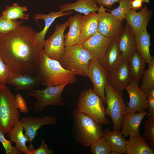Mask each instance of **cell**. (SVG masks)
<instances>
[{"label": "cell", "mask_w": 154, "mask_h": 154, "mask_svg": "<svg viewBox=\"0 0 154 154\" xmlns=\"http://www.w3.org/2000/svg\"><path fill=\"white\" fill-rule=\"evenodd\" d=\"M31 27L21 25L0 34V56L10 73L36 76L44 52Z\"/></svg>", "instance_id": "1"}, {"label": "cell", "mask_w": 154, "mask_h": 154, "mask_svg": "<svg viewBox=\"0 0 154 154\" xmlns=\"http://www.w3.org/2000/svg\"><path fill=\"white\" fill-rule=\"evenodd\" d=\"M36 76L40 84L46 87L66 83L72 84L76 82L75 75L64 68L58 61L49 58L44 51Z\"/></svg>", "instance_id": "2"}, {"label": "cell", "mask_w": 154, "mask_h": 154, "mask_svg": "<svg viewBox=\"0 0 154 154\" xmlns=\"http://www.w3.org/2000/svg\"><path fill=\"white\" fill-rule=\"evenodd\" d=\"M73 135L75 139L84 147L102 138L101 124L84 113L74 110L73 112Z\"/></svg>", "instance_id": "3"}, {"label": "cell", "mask_w": 154, "mask_h": 154, "mask_svg": "<svg viewBox=\"0 0 154 154\" xmlns=\"http://www.w3.org/2000/svg\"><path fill=\"white\" fill-rule=\"evenodd\" d=\"M92 56L81 44L66 46L65 51L58 61L65 69L74 75L87 77L88 67Z\"/></svg>", "instance_id": "4"}, {"label": "cell", "mask_w": 154, "mask_h": 154, "mask_svg": "<svg viewBox=\"0 0 154 154\" xmlns=\"http://www.w3.org/2000/svg\"><path fill=\"white\" fill-rule=\"evenodd\" d=\"M19 117L15 96L5 84H0V130L7 133Z\"/></svg>", "instance_id": "5"}, {"label": "cell", "mask_w": 154, "mask_h": 154, "mask_svg": "<svg viewBox=\"0 0 154 154\" xmlns=\"http://www.w3.org/2000/svg\"><path fill=\"white\" fill-rule=\"evenodd\" d=\"M103 104L99 96L90 88L81 93L77 102V110L101 125H110V123L106 117Z\"/></svg>", "instance_id": "6"}, {"label": "cell", "mask_w": 154, "mask_h": 154, "mask_svg": "<svg viewBox=\"0 0 154 154\" xmlns=\"http://www.w3.org/2000/svg\"><path fill=\"white\" fill-rule=\"evenodd\" d=\"M107 108L106 115L110 116L113 121L114 129L120 130L127 106L123 99L122 92L115 90L108 82L105 89Z\"/></svg>", "instance_id": "7"}, {"label": "cell", "mask_w": 154, "mask_h": 154, "mask_svg": "<svg viewBox=\"0 0 154 154\" xmlns=\"http://www.w3.org/2000/svg\"><path fill=\"white\" fill-rule=\"evenodd\" d=\"M67 83L54 86L47 87L44 89H35L28 93L29 96L35 98L37 100L33 107L36 113L42 112L46 106L50 105L63 106L61 95Z\"/></svg>", "instance_id": "8"}, {"label": "cell", "mask_w": 154, "mask_h": 154, "mask_svg": "<svg viewBox=\"0 0 154 154\" xmlns=\"http://www.w3.org/2000/svg\"><path fill=\"white\" fill-rule=\"evenodd\" d=\"M98 11V32L112 40L117 39L123 29V20L118 19L107 12L104 6L99 4Z\"/></svg>", "instance_id": "9"}, {"label": "cell", "mask_w": 154, "mask_h": 154, "mask_svg": "<svg viewBox=\"0 0 154 154\" xmlns=\"http://www.w3.org/2000/svg\"><path fill=\"white\" fill-rule=\"evenodd\" d=\"M68 23L67 20L64 23L56 24L54 33L45 41L44 52L51 59L58 61L65 51L64 32Z\"/></svg>", "instance_id": "10"}, {"label": "cell", "mask_w": 154, "mask_h": 154, "mask_svg": "<svg viewBox=\"0 0 154 154\" xmlns=\"http://www.w3.org/2000/svg\"><path fill=\"white\" fill-rule=\"evenodd\" d=\"M108 72L99 60L91 59L88 67L87 77L92 81L94 91L100 97L104 104L106 105L105 89L108 83Z\"/></svg>", "instance_id": "11"}, {"label": "cell", "mask_w": 154, "mask_h": 154, "mask_svg": "<svg viewBox=\"0 0 154 154\" xmlns=\"http://www.w3.org/2000/svg\"><path fill=\"white\" fill-rule=\"evenodd\" d=\"M19 121L22 123L25 136L29 140L30 150L33 149L32 142L37 134V131L41 126L56 123L57 119L53 116H45L41 117L37 116H26Z\"/></svg>", "instance_id": "12"}, {"label": "cell", "mask_w": 154, "mask_h": 154, "mask_svg": "<svg viewBox=\"0 0 154 154\" xmlns=\"http://www.w3.org/2000/svg\"><path fill=\"white\" fill-rule=\"evenodd\" d=\"M125 89L129 98V101L127 103L126 113L140 112L148 109L145 94L140 89L136 81L131 80Z\"/></svg>", "instance_id": "13"}, {"label": "cell", "mask_w": 154, "mask_h": 154, "mask_svg": "<svg viewBox=\"0 0 154 154\" xmlns=\"http://www.w3.org/2000/svg\"><path fill=\"white\" fill-rule=\"evenodd\" d=\"M153 15L152 11L149 9L145 5L139 12L130 9L126 14L124 19L135 36L147 29Z\"/></svg>", "instance_id": "14"}, {"label": "cell", "mask_w": 154, "mask_h": 154, "mask_svg": "<svg viewBox=\"0 0 154 154\" xmlns=\"http://www.w3.org/2000/svg\"><path fill=\"white\" fill-rule=\"evenodd\" d=\"M112 40L97 31L92 37L82 42L81 44L93 58L99 61L104 55Z\"/></svg>", "instance_id": "15"}, {"label": "cell", "mask_w": 154, "mask_h": 154, "mask_svg": "<svg viewBox=\"0 0 154 154\" xmlns=\"http://www.w3.org/2000/svg\"><path fill=\"white\" fill-rule=\"evenodd\" d=\"M128 63L124 60L116 68L108 72V82L117 91L122 92L132 80Z\"/></svg>", "instance_id": "16"}, {"label": "cell", "mask_w": 154, "mask_h": 154, "mask_svg": "<svg viewBox=\"0 0 154 154\" xmlns=\"http://www.w3.org/2000/svg\"><path fill=\"white\" fill-rule=\"evenodd\" d=\"M148 112L145 110L136 113H126L121 122V131L123 137H132L140 134L139 127L142 120Z\"/></svg>", "instance_id": "17"}, {"label": "cell", "mask_w": 154, "mask_h": 154, "mask_svg": "<svg viewBox=\"0 0 154 154\" xmlns=\"http://www.w3.org/2000/svg\"><path fill=\"white\" fill-rule=\"evenodd\" d=\"M6 84L15 87L16 91L29 90L35 89L40 84L37 76L18 73H10Z\"/></svg>", "instance_id": "18"}, {"label": "cell", "mask_w": 154, "mask_h": 154, "mask_svg": "<svg viewBox=\"0 0 154 154\" xmlns=\"http://www.w3.org/2000/svg\"><path fill=\"white\" fill-rule=\"evenodd\" d=\"M135 37L127 23L117 39L122 56L129 63L131 56L137 50Z\"/></svg>", "instance_id": "19"}, {"label": "cell", "mask_w": 154, "mask_h": 154, "mask_svg": "<svg viewBox=\"0 0 154 154\" xmlns=\"http://www.w3.org/2000/svg\"><path fill=\"white\" fill-rule=\"evenodd\" d=\"M117 39L112 40L104 55L99 60L108 72L116 68L124 60L119 49Z\"/></svg>", "instance_id": "20"}, {"label": "cell", "mask_w": 154, "mask_h": 154, "mask_svg": "<svg viewBox=\"0 0 154 154\" xmlns=\"http://www.w3.org/2000/svg\"><path fill=\"white\" fill-rule=\"evenodd\" d=\"M82 20V16L78 13L69 18L68 26L69 27V30L66 34L64 35L65 46L81 44L80 36Z\"/></svg>", "instance_id": "21"}, {"label": "cell", "mask_w": 154, "mask_h": 154, "mask_svg": "<svg viewBox=\"0 0 154 154\" xmlns=\"http://www.w3.org/2000/svg\"><path fill=\"white\" fill-rule=\"evenodd\" d=\"M73 13L72 11L65 12L61 11L51 12L48 14H38L33 17V19L35 20L41 19L43 20L45 23L44 27L43 30L36 33V39L37 43L42 47L43 48L45 42L46 35L50 27L55 19L58 17L71 15Z\"/></svg>", "instance_id": "22"}, {"label": "cell", "mask_w": 154, "mask_h": 154, "mask_svg": "<svg viewBox=\"0 0 154 154\" xmlns=\"http://www.w3.org/2000/svg\"><path fill=\"white\" fill-rule=\"evenodd\" d=\"M144 137L140 135L130 137L127 141L126 153L127 154H154V150Z\"/></svg>", "instance_id": "23"}, {"label": "cell", "mask_w": 154, "mask_h": 154, "mask_svg": "<svg viewBox=\"0 0 154 154\" xmlns=\"http://www.w3.org/2000/svg\"><path fill=\"white\" fill-rule=\"evenodd\" d=\"M23 125L19 120L7 135L11 142L15 143V147L18 151L21 154H29L30 150L26 145V143L29 142V140L23 133Z\"/></svg>", "instance_id": "24"}, {"label": "cell", "mask_w": 154, "mask_h": 154, "mask_svg": "<svg viewBox=\"0 0 154 154\" xmlns=\"http://www.w3.org/2000/svg\"><path fill=\"white\" fill-rule=\"evenodd\" d=\"M59 8L63 12L74 10L86 15L91 12L98 11L99 7L96 0H78L72 3H64Z\"/></svg>", "instance_id": "25"}, {"label": "cell", "mask_w": 154, "mask_h": 154, "mask_svg": "<svg viewBox=\"0 0 154 154\" xmlns=\"http://www.w3.org/2000/svg\"><path fill=\"white\" fill-rule=\"evenodd\" d=\"M98 23V16L96 12H91L82 16L80 36L81 44L96 33Z\"/></svg>", "instance_id": "26"}, {"label": "cell", "mask_w": 154, "mask_h": 154, "mask_svg": "<svg viewBox=\"0 0 154 154\" xmlns=\"http://www.w3.org/2000/svg\"><path fill=\"white\" fill-rule=\"evenodd\" d=\"M135 37L137 50L146 63L149 65L154 60V57L151 56L149 51L150 47L151 45V35L146 29Z\"/></svg>", "instance_id": "27"}, {"label": "cell", "mask_w": 154, "mask_h": 154, "mask_svg": "<svg viewBox=\"0 0 154 154\" xmlns=\"http://www.w3.org/2000/svg\"><path fill=\"white\" fill-rule=\"evenodd\" d=\"M103 137L108 141L112 151L119 152L121 154L126 153L127 141L123 137L120 130L110 131L106 128L104 131Z\"/></svg>", "instance_id": "28"}, {"label": "cell", "mask_w": 154, "mask_h": 154, "mask_svg": "<svg viewBox=\"0 0 154 154\" xmlns=\"http://www.w3.org/2000/svg\"><path fill=\"white\" fill-rule=\"evenodd\" d=\"M130 72L132 80L138 84L143 75L146 63L139 53L136 50L133 54L129 61Z\"/></svg>", "instance_id": "29"}, {"label": "cell", "mask_w": 154, "mask_h": 154, "mask_svg": "<svg viewBox=\"0 0 154 154\" xmlns=\"http://www.w3.org/2000/svg\"><path fill=\"white\" fill-rule=\"evenodd\" d=\"M27 10L26 6H21L15 3L11 6H7L1 16L10 20H16L18 19L27 20L29 15L24 13Z\"/></svg>", "instance_id": "30"}, {"label": "cell", "mask_w": 154, "mask_h": 154, "mask_svg": "<svg viewBox=\"0 0 154 154\" xmlns=\"http://www.w3.org/2000/svg\"><path fill=\"white\" fill-rule=\"evenodd\" d=\"M147 69L145 70L139 87L145 93L154 88V60L148 65Z\"/></svg>", "instance_id": "31"}, {"label": "cell", "mask_w": 154, "mask_h": 154, "mask_svg": "<svg viewBox=\"0 0 154 154\" xmlns=\"http://www.w3.org/2000/svg\"><path fill=\"white\" fill-rule=\"evenodd\" d=\"M89 147L92 154H111L112 151L109 143L103 137L93 142Z\"/></svg>", "instance_id": "32"}, {"label": "cell", "mask_w": 154, "mask_h": 154, "mask_svg": "<svg viewBox=\"0 0 154 154\" xmlns=\"http://www.w3.org/2000/svg\"><path fill=\"white\" fill-rule=\"evenodd\" d=\"M132 0H120L119 2V5L117 7L112 10H107L110 11V14L116 18L123 20L127 13L131 9V4Z\"/></svg>", "instance_id": "33"}, {"label": "cell", "mask_w": 154, "mask_h": 154, "mask_svg": "<svg viewBox=\"0 0 154 154\" xmlns=\"http://www.w3.org/2000/svg\"><path fill=\"white\" fill-rule=\"evenodd\" d=\"M147 120L145 122L144 138L154 149V117H147Z\"/></svg>", "instance_id": "34"}, {"label": "cell", "mask_w": 154, "mask_h": 154, "mask_svg": "<svg viewBox=\"0 0 154 154\" xmlns=\"http://www.w3.org/2000/svg\"><path fill=\"white\" fill-rule=\"evenodd\" d=\"M16 20H10L0 17V34L8 33L16 28L24 22Z\"/></svg>", "instance_id": "35"}, {"label": "cell", "mask_w": 154, "mask_h": 154, "mask_svg": "<svg viewBox=\"0 0 154 154\" xmlns=\"http://www.w3.org/2000/svg\"><path fill=\"white\" fill-rule=\"evenodd\" d=\"M0 142L2 144L5 150L6 154H21L17 150L15 147L12 145L11 141L7 140L5 138L4 134L0 130Z\"/></svg>", "instance_id": "36"}, {"label": "cell", "mask_w": 154, "mask_h": 154, "mask_svg": "<svg viewBox=\"0 0 154 154\" xmlns=\"http://www.w3.org/2000/svg\"><path fill=\"white\" fill-rule=\"evenodd\" d=\"M10 72L0 56V84H6Z\"/></svg>", "instance_id": "37"}, {"label": "cell", "mask_w": 154, "mask_h": 154, "mask_svg": "<svg viewBox=\"0 0 154 154\" xmlns=\"http://www.w3.org/2000/svg\"><path fill=\"white\" fill-rule=\"evenodd\" d=\"M53 152V150L49 149L42 139L40 147L36 149L30 150L29 154H52Z\"/></svg>", "instance_id": "38"}, {"label": "cell", "mask_w": 154, "mask_h": 154, "mask_svg": "<svg viewBox=\"0 0 154 154\" xmlns=\"http://www.w3.org/2000/svg\"><path fill=\"white\" fill-rule=\"evenodd\" d=\"M16 103L18 109L23 113L28 112V109L25 100L20 94H17L15 96Z\"/></svg>", "instance_id": "39"}, {"label": "cell", "mask_w": 154, "mask_h": 154, "mask_svg": "<svg viewBox=\"0 0 154 154\" xmlns=\"http://www.w3.org/2000/svg\"><path fill=\"white\" fill-rule=\"evenodd\" d=\"M147 103L148 105L149 113L147 116L150 117H154V98H147Z\"/></svg>", "instance_id": "40"}, {"label": "cell", "mask_w": 154, "mask_h": 154, "mask_svg": "<svg viewBox=\"0 0 154 154\" xmlns=\"http://www.w3.org/2000/svg\"><path fill=\"white\" fill-rule=\"evenodd\" d=\"M99 4H101L109 8H110L116 2H119L120 0H96Z\"/></svg>", "instance_id": "41"}, {"label": "cell", "mask_w": 154, "mask_h": 154, "mask_svg": "<svg viewBox=\"0 0 154 154\" xmlns=\"http://www.w3.org/2000/svg\"><path fill=\"white\" fill-rule=\"evenodd\" d=\"M142 3L139 0H132L131 2V9L136 11L138 9H141L142 8Z\"/></svg>", "instance_id": "42"}, {"label": "cell", "mask_w": 154, "mask_h": 154, "mask_svg": "<svg viewBox=\"0 0 154 154\" xmlns=\"http://www.w3.org/2000/svg\"><path fill=\"white\" fill-rule=\"evenodd\" d=\"M147 98H154V88H152L145 93Z\"/></svg>", "instance_id": "43"}, {"label": "cell", "mask_w": 154, "mask_h": 154, "mask_svg": "<svg viewBox=\"0 0 154 154\" xmlns=\"http://www.w3.org/2000/svg\"><path fill=\"white\" fill-rule=\"evenodd\" d=\"M141 1L142 3H148L150 0H139Z\"/></svg>", "instance_id": "44"}]
</instances>
